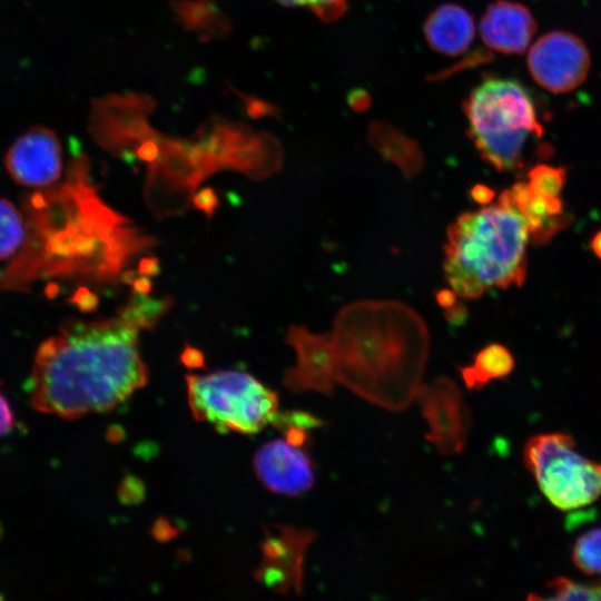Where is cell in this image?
Returning a JSON list of instances; mask_svg holds the SVG:
<instances>
[{
    "mask_svg": "<svg viewBox=\"0 0 601 601\" xmlns=\"http://www.w3.org/2000/svg\"><path fill=\"white\" fill-rule=\"evenodd\" d=\"M471 195L475 201L485 205L491 203V200L494 198L495 193L490 187L477 184L472 188Z\"/></svg>",
    "mask_w": 601,
    "mask_h": 601,
    "instance_id": "83f0119b",
    "label": "cell"
},
{
    "mask_svg": "<svg viewBox=\"0 0 601 601\" xmlns=\"http://www.w3.org/2000/svg\"><path fill=\"white\" fill-rule=\"evenodd\" d=\"M464 111L480 156L499 171L522 168L528 140L543 135L530 90L513 78H484L469 93Z\"/></svg>",
    "mask_w": 601,
    "mask_h": 601,
    "instance_id": "277c9868",
    "label": "cell"
},
{
    "mask_svg": "<svg viewBox=\"0 0 601 601\" xmlns=\"http://www.w3.org/2000/svg\"><path fill=\"white\" fill-rule=\"evenodd\" d=\"M514 367L511 352L501 344L493 343L483 347L471 365L460 368L464 385L472 391L481 390L492 380L509 375Z\"/></svg>",
    "mask_w": 601,
    "mask_h": 601,
    "instance_id": "2e32d148",
    "label": "cell"
},
{
    "mask_svg": "<svg viewBox=\"0 0 601 601\" xmlns=\"http://www.w3.org/2000/svg\"><path fill=\"white\" fill-rule=\"evenodd\" d=\"M287 343L297 358L283 376L284 386L293 393L312 391L331 396L336 383L331 334H315L304 326H290Z\"/></svg>",
    "mask_w": 601,
    "mask_h": 601,
    "instance_id": "30bf717a",
    "label": "cell"
},
{
    "mask_svg": "<svg viewBox=\"0 0 601 601\" xmlns=\"http://www.w3.org/2000/svg\"><path fill=\"white\" fill-rule=\"evenodd\" d=\"M187 397L195 420L218 430L259 432L278 412V395L254 376L238 371L188 375Z\"/></svg>",
    "mask_w": 601,
    "mask_h": 601,
    "instance_id": "5b68a950",
    "label": "cell"
},
{
    "mask_svg": "<svg viewBox=\"0 0 601 601\" xmlns=\"http://www.w3.org/2000/svg\"><path fill=\"white\" fill-rule=\"evenodd\" d=\"M424 33L432 49L456 56L471 46L475 35L474 20L464 8L443 4L426 19Z\"/></svg>",
    "mask_w": 601,
    "mask_h": 601,
    "instance_id": "9a60e30c",
    "label": "cell"
},
{
    "mask_svg": "<svg viewBox=\"0 0 601 601\" xmlns=\"http://www.w3.org/2000/svg\"><path fill=\"white\" fill-rule=\"evenodd\" d=\"M455 293L451 290H441L437 294V300L441 304V306L447 308L452 306L455 303Z\"/></svg>",
    "mask_w": 601,
    "mask_h": 601,
    "instance_id": "f1b7e54d",
    "label": "cell"
},
{
    "mask_svg": "<svg viewBox=\"0 0 601 601\" xmlns=\"http://www.w3.org/2000/svg\"><path fill=\"white\" fill-rule=\"evenodd\" d=\"M265 533L263 561L255 573L256 579L277 593L300 594L304 559L318 534L292 525H275L273 531Z\"/></svg>",
    "mask_w": 601,
    "mask_h": 601,
    "instance_id": "9c48e42d",
    "label": "cell"
},
{
    "mask_svg": "<svg viewBox=\"0 0 601 601\" xmlns=\"http://www.w3.org/2000/svg\"><path fill=\"white\" fill-rule=\"evenodd\" d=\"M329 334L336 383L392 412L416 400L430 337L412 308L394 300L355 302L339 311Z\"/></svg>",
    "mask_w": 601,
    "mask_h": 601,
    "instance_id": "7a4b0ae2",
    "label": "cell"
},
{
    "mask_svg": "<svg viewBox=\"0 0 601 601\" xmlns=\"http://www.w3.org/2000/svg\"><path fill=\"white\" fill-rule=\"evenodd\" d=\"M282 432L288 427H300L305 430L318 428L325 425V422L311 413L302 411L277 412L270 423Z\"/></svg>",
    "mask_w": 601,
    "mask_h": 601,
    "instance_id": "cb8c5ba5",
    "label": "cell"
},
{
    "mask_svg": "<svg viewBox=\"0 0 601 601\" xmlns=\"http://www.w3.org/2000/svg\"><path fill=\"white\" fill-rule=\"evenodd\" d=\"M416 400L428 430L425 439L442 455L461 454L471 430V414L457 385L440 376L422 384Z\"/></svg>",
    "mask_w": 601,
    "mask_h": 601,
    "instance_id": "ba28073f",
    "label": "cell"
},
{
    "mask_svg": "<svg viewBox=\"0 0 601 601\" xmlns=\"http://www.w3.org/2000/svg\"><path fill=\"white\" fill-rule=\"evenodd\" d=\"M373 142L381 154L393 161L406 178H411L422 168V155L413 141L391 131L377 130Z\"/></svg>",
    "mask_w": 601,
    "mask_h": 601,
    "instance_id": "ac0fdd59",
    "label": "cell"
},
{
    "mask_svg": "<svg viewBox=\"0 0 601 601\" xmlns=\"http://www.w3.org/2000/svg\"><path fill=\"white\" fill-rule=\"evenodd\" d=\"M499 198L523 216L534 245H544L571 220L570 216L563 214V204L558 196L536 193L523 181L504 190Z\"/></svg>",
    "mask_w": 601,
    "mask_h": 601,
    "instance_id": "5bb4252c",
    "label": "cell"
},
{
    "mask_svg": "<svg viewBox=\"0 0 601 601\" xmlns=\"http://www.w3.org/2000/svg\"><path fill=\"white\" fill-rule=\"evenodd\" d=\"M173 9L183 26L197 32L201 40L220 37L229 30L226 16L213 0L175 1Z\"/></svg>",
    "mask_w": 601,
    "mask_h": 601,
    "instance_id": "e0dca14e",
    "label": "cell"
},
{
    "mask_svg": "<svg viewBox=\"0 0 601 601\" xmlns=\"http://www.w3.org/2000/svg\"><path fill=\"white\" fill-rule=\"evenodd\" d=\"M141 273L156 274L157 262L154 258L144 259L140 264Z\"/></svg>",
    "mask_w": 601,
    "mask_h": 601,
    "instance_id": "f546056e",
    "label": "cell"
},
{
    "mask_svg": "<svg viewBox=\"0 0 601 601\" xmlns=\"http://www.w3.org/2000/svg\"><path fill=\"white\" fill-rule=\"evenodd\" d=\"M479 30L489 48L506 55H520L536 32V21L524 4L497 0L486 8Z\"/></svg>",
    "mask_w": 601,
    "mask_h": 601,
    "instance_id": "4fadbf2b",
    "label": "cell"
},
{
    "mask_svg": "<svg viewBox=\"0 0 601 601\" xmlns=\"http://www.w3.org/2000/svg\"><path fill=\"white\" fill-rule=\"evenodd\" d=\"M254 470L273 493L297 496L315 483L314 465L306 447L284 440L265 443L254 456Z\"/></svg>",
    "mask_w": 601,
    "mask_h": 601,
    "instance_id": "7c38bea8",
    "label": "cell"
},
{
    "mask_svg": "<svg viewBox=\"0 0 601 601\" xmlns=\"http://www.w3.org/2000/svg\"><path fill=\"white\" fill-rule=\"evenodd\" d=\"M166 308V299H152L146 297L142 293L136 292L128 305L121 309L120 315L131 321L139 328H146L154 325Z\"/></svg>",
    "mask_w": 601,
    "mask_h": 601,
    "instance_id": "7402d4cb",
    "label": "cell"
},
{
    "mask_svg": "<svg viewBox=\"0 0 601 601\" xmlns=\"http://www.w3.org/2000/svg\"><path fill=\"white\" fill-rule=\"evenodd\" d=\"M529 228L509 203L465 211L453 221L444 245V274L456 296L476 299L492 287L521 286L526 275Z\"/></svg>",
    "mask_w": 601,
    "mask_h": 601,
    "instance_id": "3957f363",
    "label": "cell"
},
{
    "mask_svg": "<svg viewBox=\"0 0 601 601\" xmlns=\"http://www.w3.org/2000/svg\"><path fill=\"white\" fill-rule=\"evenodd\" d=\"M572 560L585 574H601V528L589 530L577 539Z\"/></svg>",
    "mask_w": 601,
    "mask_h": 601,
    "instance_id": "ffe728a7",
    "label": "cell"
},
{
    "mask_svg": "<svg viewBox=\"0 0 601 601\" xmlns=\"http://www.w3.org/2000/svg\"><path fill=\"white\" fill-rule=\"evenodd\" d=\"M4 165L12 179L22 186H48L60 177L62 170L59 139L46 127H32L10 146Z\"/></svg>",
    "mask_w": 601,
    "mask_h": 601,
    "instance_id": "8fae6325",
    "label": "cell"
},
{
    "mask_svg": "<svg viewBox=\"0 0 601 601\" xmlns=\"http://www.w3.org/2000/svg\"><path fill=\"white\" fill-rule=\"evenodd\" d=\"M590 53L580 37L568 31H551L530 48L526 59L533 80L553 93L578 88L590 69Z\"/></svg>",
    "mask_w": 601,
    "mask_h": 601,
    "instance_id": "52a82bcc",
    "label": "cell"
},
{
    "mask_svg": "<svg viewBox=\"0 0 601 601\" xmlns=\"http://www.w3.org/2000/svg\"><path fill=\"white\" fill-rule=\"evenodd\" d=\"M522 455L542 494L559 510H577L601 496V463L579 453L571 435L536 434Z\"/></svg>",
    "mask_w": 601,
    "mask_h": 601,
    "instance_id": "8992f818",
    "label": "cell"
},
{
    "mask_svg": "<svg viewBox=\"0 0 601 601\" xmlns=\"http://www.w3.org/2000/svg\"><path fill=\"white\" fill-rule=\"evenodd\" d=\"M194 203L198 208L209 213L215 208L217 199L210 189H204L196 195Z\"/></svg>",
    "mask_w": 601,
    "mask_h": 601,
    "instance_id": "4316f807",
    "label": "cell"
},
{
    "mask_svg": "<svg viewBox=\"0 0 601 601\" xmlns=\"http://www.w3.org/2000/svg\"><path fill=\"white\" fill-rule=\"evenodd\" d=\"M27 235L22 213L6 198H0V260L14 255Z\"/></svg>",
    "mask_w": 601,
    "mask_h": 601,
    "instance_id": "d6986e66",
    "label": "cell"
},
{
    "mask_svg": "<svg viewBox=\"0 0 601 601\" xmlns=\"http://www.w3.org/2000/svg\"><path fill=\"white\" fill-rule=\"evenodd\" d=\"M13 425V412L6 396L0 392V439L8 434Z\"/></svg>",
    "mask_w": 601,
    "mask_h": 601,
    "instance_id": "484cf974",
    "label": "cell"
},
{
    "mask_svg": "<svg viewBox=\"0 0 601 601\" xmlns=\"http://www.w3.org/2000/svg\"><path fill=\"white\" fill-rule=\"evenodd\" d=\"M528 177L534 191L556 197L565 183L566 169L540 164L531 168Z\"/></svg>",
    "mask_w": 601,
    "mask_h": 601,
    "instance_id": "603a6c76",
    "label": "cell"
},
{
    "mask_svg": "<svg viewBox=\"0 0 601 601\" xmlns=\"http://www.w3.org/2000/svg\"><path fill=\"white\" fill-rule=\"evenodd\" d=\"M139 329L122 315L67 322L36 353L28 382L31 405L71 420L126 401L148 381Z\"/></svg>",
    "mask_w": 601,
    "mask_h": 601,
    "instance_id": "6da1fadb",
    "label": "cell"
},
{
    "mask_svg": "<svg viewBox=\"0 0 601 601\" xmlns=\"http://www.w3.org/2000/svg\"><path fill=\"white\" fill-rule=\"evenodd\" d=\"M551 595L542 599L568 601V600H597L601 601V579L581 583L565 577H558L546 584Z\"/></svg>",
    "mask_w": 601,
    "mask_h": 601,
    "instance_id": "44dd1931",
    "label": "cell"
},
{
    "mask_svg": "<svg viewBox=\"0 0 601 601\" xmlns=\"http://www.w3.org/2000/svg\"><path fill=\"white\" fill-rule=\"evenodd\" d=\"M289 7H307L324 20H331L343 13L345 0H276Z\"/></svg>",
    "mask_w": 601,
    "mask_h": 601,
    "instance_id": "d4e9b609",
    "label": "cell"
},
{
    "mask_svg": "<svg viewBox=\"0 0 601 601\" xmlns=\"http://www.w3.org/2000/svg\"><path fill=\"white\" fill-rule=\"evenodd\" d=\"M591 247L593 253L601 259V230L594 235Z\"/></svg>",
    "mask_w": 601,
    "mask_h": 601,
    "instance_id": "4dcf8cb0",
    "label": "cell"
}]
</instances>
